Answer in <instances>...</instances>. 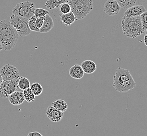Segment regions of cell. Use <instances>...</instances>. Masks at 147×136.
<instances>
[{
  "instance_id": "1",
  "label": "cell",
  "mask_w": 147,
  "mask_h": 136,
  "mask_svg": "<svg viewBox=\"0 0 147 136\" xmlns=\"http://www.w3.org/2000/svg\"><path fill=\"white\" fill-rule=\"evenodd\" d=\"M136 83L130 74V71L124 68H117L113 76V86L115 91L125 93L133 90L136 86Z\"/></svg>"
},
{
  "instance_id": "2",
  "label": "cell",
  "mask_w": 147,
  "mask_h": 136,
  "mask_svg": "<svg viewBox=\"0 0 147 136\" xmlns=\"http://www.w3.org/2000/svg\"><path fill=\"white\" fill-rule=\"evenodd\" d=\"M19 35L11 25L9 20H4L0 22V43L3 50H11L17 44Z\"/></svg>"
},
{
  "instance_id": "3",
  "label": "cell",
  "mask_w": 147,
  "mask_h": 136,
  "mask_svg": "<svg viewBox=\"0 0 147 136\" xmlns=\"http://www.w3.org/2000/svg\"><path fill=\"white\" fill-rule=\"evenodd\" d=\"M122 31L126 37L136 38L144 33L140 16L130 17L124 16L121 20Z\"/></svg>"
},
{
  "instance_id": "4",
  "label": "cell",
  "mask_w": 147,
  "mask_h": 136,
  "mask_svg": "<svg viewBox=\"0 0 147 136\" xmlns=\"http://www.w3.org/2000/svg\"><path fill=\"white\" fill-rule=\"evenodd\" d=\"M68 3L76 20H82L93 10L92 0H69Z\"/></svg>"
},
{
  "instance_id": "5",
  "label": "cell",
  "mask_w": 147,
  "mask_h": 136,
  "mask_svg": "<svg viewBox=\"0 0 147 136\" xmlns=\"http://www.w3.org/2000/svg\"><path fill=\"white\" fill-rule=\"evenodd\" d=\"M28 19L18 15L13 14L10 17L9 22L15 29L19 36L24 37L31 34V31L28 25Z\"/></svg>"
},
{
  "instance_id": "6",
  "label": "cell",
  "mask_w": 147,
  "mask_h": 136,
  "mask_svg": "<svg viewBox=\"0 0 147 136\" xmlns=\"http://www.w3.org/2000/svg\"><path fill=\"white\" fill-rule=\"evenodd\" d=\"M35 9V4L32 2H20L16 5L13 9L12 14L29 19L34 15Z\"/></svg>"
},
{
  "instance_id": "7",
  "label": "cell",
  "mask_w": 147,
  "mask_h": 136,
  "mask_svg": "<svg viewBox=\"0 0 147 136\" xmlns=\"http://www.w3.org/2000/svg\"><path fill=\"white\" fill-rule=\"evenodd\" d=\"M18 81L19 78L3 81L0 84V97L7 98L10 94L19 89Z\"/></svg>"
},
{
  "instance_id": "8",
  "label": "cell",
  "mask_w": 147,
  "mask_h": 136,
  "mask_svg": "<svg viewBox=\"0 0 147 136\" xmlns=\"http://www.w3.org/2000/svg\"><path fill=\"white\" fill-rule=\"evenodd\" d=\"M0 73L3 81L15 79L20 77V72L18 69L9 64L5 65L1 68Z\"/></svg>"
},
{
  "instance_id": "9",
  "label": "cell",
  "mask_w": 147,
  "mask_h": 136,
  "mask_svg": "<svg viewBox=\"0 0 147 136\" xmlns=\"http://www.w3.org/2000/svg\"><path fill=\"white\" fill-rule=\"evenodd\" d=\"M121 7L116 0H108L104 5V12L109 16H114L117 14L120 11Z\"/></svg>"
},
{
  "instance_id": "10",
  "label": "cell",
  "mask_w": 147,
  "mask_h": 136,
  "mask_svg": "<svg viewBox=\"0 0 147 136\" xmlns=\"http://www.w3.org/2000/svg\"><path fill=\"white\" fill-rule=\"evenodd\" d=\"M46 114L51 122H55L61 121L63 117V113L57 110L52 106H50L47 108Z\"/></svg>"
},
{
  "instance_id": "11",
  "label": "cell",
  "mask_w": 147,
  "mask_h": 136,
  "mask_svg": "<svg viewBox=\"0 0 147 136\" xmlns=\"http://www.w3.org/2000/svg\"><path fill=\"white\" fill-rule=\"evenodd\" d=\"M145 11H146V10L144 6L142 5H134L127 9V10L125 12L124 16L130 17L138 16H140L142 13H143Z\"/></svg>"
},
{
  "instance_id": "12",
  "label": "cell",
  "mask_w": 147,
  "mask_h": 136,
  "mask_svg": "<svg viewBox=\"0 0 147 136\" xmlns=\"http://www.w3.org/2000/svg\"><path fill=\"white\" fill-rule=\"evenodd\" d=\"M9 100L10 103L13 105H20L25 101L23 92L15 91L9 95Z\"/></svg>"
},
{
  "instance_id": "13",
  "label": "cell",
  "mask_w": 147,
  "mask_h": 136,
  "mask_svg": "<svg viewBox=\"0 0 147 136\" xmlns=\"http://www.w3.org/2000/svg\"><path fill=\"white\" fill-rule=\"evenodd\" d=\"M53 26L54 22L53 18L49 15H45L42 26L39 29V31L41 33H47L53 29Z\"/></svg>"
},
{
  "instance_id": "14",
  "label": "cell",
  "mask_w": 147,
  "mask_h": 136,
  "mask_svg": "<svg viewBox=\"0 0 147 136\" xmlns=\"http://www.w3.org/2000/svg\"><path fill=\"white\" fill-rule=\"evenodd\" d=\"M69 73L71 77L75 79H81L85 74L81 65H75L72 66L70 68Z\"/></svg>"
},
{
  "instance_id": "15",
  "label": "cell",
  "mask_w": 147,
  "mask_h": 136,
  "mask_svg": "<svg viewBox=\"0 0 147 136\" xmlns=\"http://www.w3.org/2000/svg\"><path fill=\"white\" fill-rule=\"evenodd\" d=\"M80 65L85 73H93L96 70V64L90 60L83 61Z\"/></svg>"
},
{
  "instance_id": "16",
  "label": "cell",
  "mask_w": 147,
  "mask_h": 136,
  "mask_svg": "<svg viewBox=\"0 0 147 136\" xmlns=\"http://www.w3.org/2000/svg\"><path fill=\"white\" fill-rule=\"evenodd\" d=\"M59 16L62 23L66 26H71L76 20V17L71 11L67 14H61Z\"/></svg>"
},
{
  "instance_id": "17",
  "label": "cell",
  "mask_w": 147,
  "mask_h": 136,
  "mask_svg": "<svg viewBox=\"0 0 147 136\" xmlns=\"http://www.w3.org/2000/svg\"><path fill=\"white\" fill-rule=\"evenodd\" d=\"M69 0H48L45 5L49 10H54L59 7L61 4L68 3Z\"/></svg>"
},
{
  "instance_id": "18",
  "label": "cell",
  "mask_w": 147,
  "mask_h": 136,
  "mask_svg": "<svg viewBox=\"0 0 147 136\" xmlns=\"http://www.w3.org/2000/svg\"><path fill=\"white\" fill-rule=\"evenodd\" d=\"M52 106H53L57 110L61 111L63 113L65 112L68 108L67 103L63 99H57L52 103Z\"/></svg>"
},
{
  "instance_id": "19",
  "label": "cell",
  "mask_w": 147,
  "mask_h": 136,
  "mask_svg": "<svg viewBox=\"0 0 147 136\" xmlns=\"http://www.w3.org/2000/svg\"><path fill=\"white\" fill-rule=\"evenodd\" d=\"M23 93L25 100L28 103L34 102L36 96L31 91L30 88H28L25 90H23Z\"/></svg>"
},
{
  "instance_id": "20",
  "label": "cell",
  "mask_w": 147,
  "mask_h": 136,
  "mask_svg": "<svg viewBox=\"0 0 147 136\" xmlns=\"http://www.w3.org/2000/svg\"><path fill=\"white\" fill-rule=\"evenodd\" d=\"M30 81L25 77H20L18 81V86L20 90H25L30 88Z\"/></svg>"
},
{
  "instance_id": "21",
  "label": "cell",
  "mask_w": 147,
  "mask_h": 136,
  "mask_svg": "<svg viewBox=\"0 0 147 136\" xmlns=\"http://www.w3.org/2000/svg\"><path fill=\"white\" fill-rule=\"evenodd\" d=\"M30 88L35 96H39L42 93V86L39 83H32L30 86Z\"/></svg>"
},
{
  "instance_id": "22",
  "label": "cell",
  "mask_w": 147,
  "mask_h": 136,
  "mask_svg": "<svg viewBox=\"0 0 147 136\" xmlns=\"http://www.w3.org/2000/svg\"><path fill=\"white\" fill-rule=\"evenodd\" d=\"M36 17H35V16L34 15L30 18H29L28 25L29 28L30 29L31 31L38 32L39 31V29L37 27L36 24Z\"/></svg>"
},
{
  "instance_id": "23",
  "label": "cell",
  "mask_w": 147,
  "mask_h": 136,
  "mask_svg": "<svg viewBox=\"0 0 147 136\" xmlns=\"http://www.w3.org/2000/svg\"><path fill=\"white\" fill-rule=\"evenodd\" d=\"M49 14V12L45 9L36 8L34 10V15L35 17H43L45 15Z\"/></svg>"
},
{
  "instance_id": "24",
  "label": "cell",
  "mask_w": 147,
  "mask_h": 136,
  "mask_svg": "<svg viewBox=\"0 0 147 136\" xmlns=\"http://www.w3.org/2000/svg\"><path fill=\"white\" fill-rule=\"evenodd\" d=\"M147 12H144L143 13H142V14L140 15V20H141V23H142V29L146 31L147 29Z\"/></svg>"
},
{
  "instance_id": "25",
  "label": "cell",
  "mask_w": 147,
  "mask_h": 136,
  "mask_svg": "<svg viewBox=\"0 0 147 136\" xmlns=\"http://www.w3.org/2000/svg\"><path fill=\"white\" fill-rule=\"evenodd\" d=\"M60 6V11L63 14H67L71 12V6L68 3H63Z\"/></svg>"
},
{
  "instance_id": "26",
  "label": "cell",
  "mask_w": 147,
  "mask_h": 136,
  "mask_svg": "<svg viewBox=\"0 0 147 136\" xmlns=\"http://www.w3.org/2000/svg\"><path fill=\"white\" fill-rule=\"evenodd\" d=\"M116 1L119 4V6L123 9H127L131 7L127 0H116Z\"/></svg>"
},
{
  "instance_id": "27",
  "label": "cell",
  "mask_w": 147,
  "mask_h": 136,
  "mask_svg": "<svg viewBox=\"0 0 147 136\" xmlns=\"http://www.w3.org/2000/svg\"><path fill=\"white\" fill-rule=\"evenodd\" d=\"M44 19H45V16H43V17H37V18H36V24L37 27L38 29H40V28L41 27V26H42Z\"/></svg>"
},
{
  "instance_id": "28",
  "label": "cell",
  "mask_w": 147,
  "mask_h": 136,
  "mask_svg": "<svg viewBox=\"0 0 147 136\" xmlns=\"http://www.w3.org/2000/svg\"><path fill=\"white\" fill-rule=\"evenodd\" d=\"M28 136H42V135L38 131L30 132L28 134Z\"/></svg>"
},
{
  "instance_id": "29",
  "label": "cell",
  "mask_w": 147,
  "mask_h": 136,
  "mask_svg": "<svg viewBox=\"0 0 147 136\" xmlns=\"http://www.w3.org/2000/svg\"><path fill=\"white\" fill-rule=\"evenodd\" d=\"M137 1V0H127L128 2L130 4L131 6L135 5Z\"/></svg>"
},
{
  "instance_id": "30",
  "label": "cell",
  "mask_w": 147,
  "mask_h": 136,
  "mask_svg": "<svg viewBox=\"0 0 147 136\" xmlns=\"http://www.w3.org/2000/svg\"><path fill=\"white\" fill-rule=\"evenodd\" d=\"M147 34H146L145 35H144V44H145V45H147Z\"/></svg>"
},
{
  "instance_id": "31",
  "label": "cell",
  "mask_w": 147,
  "mask_h": 136,
  "mask_svg": "<svg viewBox=\"0 0 147 136\" xmlns=\"http://www.w3.org/2000/svg\"><path fill=\"white\" fill-rule=\"evenodd\" d=\"M2 81H3L2 77V75H1V73H0V84H1V83H2Z\"/></svg>"
},
{
  "instance_id": "32",
  "label": "cell",
  "mask_w": 147,
  "mask_h": 136,
  "mask_svg": "<svg viewBox=\"0 0 147 136\" xmlns=\"http://www.w3.org/2000/svg\"><path fill=\"white\" fill-rule=\"evenodd\" d=\"M2 50H3V47H2L1 43H0V51H1Z\"/></svg>"
}]
</instances>
